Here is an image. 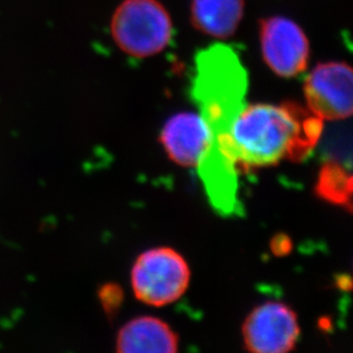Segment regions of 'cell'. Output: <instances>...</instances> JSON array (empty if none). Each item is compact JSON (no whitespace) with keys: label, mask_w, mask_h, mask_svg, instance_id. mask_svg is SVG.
I'll return each instance as SVG.
<instances>
[{"label":"cell","mask_w":353,"mask_h":353,"mask_svg":"<svg viewBox=\"0 0 353 353\" xmlns=\"http://www.w3.org/2000/svg\"><path fill=\"white\" fill-rule=\"evenodd\" d=\"M161 143L175 163L181 166H196L208 144L206 123L196 114H176L163 126Z\"/></svg>","instance_id":"cell-8"},{"label":"cell","mask_w":353,"mask_h":353,"mask_svg":"<svg viewBox=\"0 0 353 353\" xmlns=\"http://www.w3.org/2000/svg\"><path fill=\"white\" fill-rule=\"evenodd\" d=\"M177 347L176 334L163 320L154 316L130 320L118 333L120 353H175Z\"/></svg>","instance_id":"cell-9"},{"label":"cell","mask_w":353,"mask_h":353,"mask_svg":"<svg viewBox=\"0 0 353 353\" xmlns=\"http://www.w3.org/2000/svg\"><path fill=\"white\" fill-rule=\"evenodd\" d=\"M247 350L254 353H286L296 347L300 326L296 314L281 302H265L254 309L243 327Z\"/></svg>","instance_id":"cell-5"},{"label":"cell","mask_w":353,"mask_h":353,"mask_svg":"<svg viewBox=\"0 0 353 353\" xmlns=\"http://www.w3.org/2000/svg\"><path fill=\"white\" fill-rule=\"evenodd\" d=\"M190 283V269L176 250L159 247L141 254L132 270L137 300L163 307L179 300Z\"/></svg>","instance_id":"cell-4"},{"label":"cell","mask_w":353,"mask_h":353,"mask_svg":"<svg viewBox=\"0 0 353 353\" xmlns=\"http://www.w3.org/2000/svg\"><path fill=\"white\" fill-rule=\"evenodd\" d=\"M243 14V0H194L191 6L194 27L212 37H230Z\"/></svg>","instance_id":"cell-10"},{"label":"cell","mask_w":353,"mask_h":353,"mask_svg":"<svg viewBox=\"0 0 353 353\" xmlns=\"http://www.w3.org/2000/svg\"><path fill=\"white\" fill-rule=\"evenodd\" d=\"M112 34L123 52L148 57L166 48L173 26L170 14L157 0H125L114 14Z\"/></svg>","instance_id":"cell-3"},{"label":"cell","mask_w":353,"mask_h":353,"mask_svg":"<svg viewBox=\"0 0 353 353\" xmlns=\"http://www.w3.org/2000/svg\"><path fill=\"white\" fill-rule=\"evenodd\" d=\"M99 296L107 314H114L123 302V290L114 283H108L101 288Z\"/></svg>","instance_id":"cell-12"},{"label":"cell","mask_w":353,"mask_h":353,"mask_svg":"<svg viewBox=\"0 0 353 353\" xmlns=\"http://www.w3.org/2000/svg\"><path fill=\"white\" fill-rule=\"evenodd\" d=\"M316 191L328 203L351 210L352 176L340 163L328 161L323 165L318 175Z\"/></svg>","instance_id":"cell-11"},{"label":"cell","mask_w":353,"mask_h":353,"mask_svg":"<svg viewBox=\"0 0 353 353\" xmlns=\"http://www.w3.org/2000/svg\"><path fill=\"white\" fill-rule=\"evenodd\" d=\"M290 239L285 236H278L272 241V250L278 255L288 253L290 252Z\"/></svg>","instance_id":"cell-13"},{"label":"cell","mask_w":353,"mask_h":353,"mask_svg":"<svg viewBox=\"0 0 353 353\" xmlns=\"http://www.w3.org/2000/svg\"><path fill=\"white\" fill-rule=\"evenodd\" d=\"M261 46L264 61L280 77H296L307 69L310 55L307 36L286 17H270L262 22Z\"/></svg>","instance_id":"cell-7"},{"label":"cell","mask_w":353,"mask_h":353,"mask_svg":"<svg viewBox=\"0 0 353 353\" xmlns=\"http://www.w3.org/2000/svg\"><path fill=\"white\" fill-rule=\"evenodd\" d=\"M247 83L246 70L230 47L215 45L198 54L192 94L208 130L205 157L236 163L231 128L246 105Z\"/></svg>","instance_id":"cell-2"},{"label":"cell","mask_w":353,"mask_h":353,"mask_svg":"<svg viewBox=\"0 0 353 353\" xmlns=\"http://www.w3.org/2000/svg\"><path fill=\"white\" fill-rule=\"evenodd\" d=\"M323 123L309 108L292 102L245 105L231 128L238 168L302 161L314 151Z\"/></svg>","instance_id":"cell-1"},{"label":"cell","mask_w":353,"mask_h":353,"mask_svg":"<svg viewBox=\"0 0 353 353\" xmlns=\"http://www.w3.org/2000/svg\"><path fill=\"white\" fill-rule=\"evenodd\" d=\"M307 108L321 119L340 120L352 114V70L342 62L319 64L304 85Z\"/></svg>","instance_id":"cell-6"}]
</instances>
